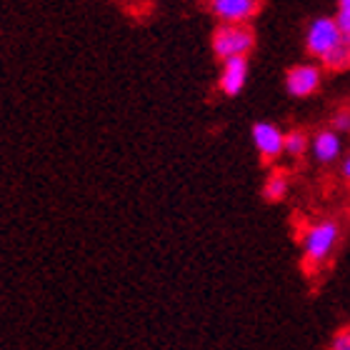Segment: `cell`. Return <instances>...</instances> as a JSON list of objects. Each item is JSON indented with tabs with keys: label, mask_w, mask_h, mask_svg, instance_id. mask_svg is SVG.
<instances>
[{
	"label": "cell",
	"mask_w": 350,
	"mask_h": 350,
	"mask_svg": "<svg viewBox=\"0 0 350 350\" xmlns=\"http://www.w3.org/2000/svg\"><path fill=\"white\" fill-rule=\"evenodd\" d=\"M328 350H350V325L338 328L333 336H330Z\"/></svg>",
	"instance_id": "obj_12"
},
{
	"label": "cell",
	"mask_w": 350,
	"mask_h": 350,
	"mask_svg": "<svg viewBox=\"0 0 350 350\" xmlns=\"http://www.w3.org/2000/svg\"><path fill=\"white\" fill-rule=\"evenodd\" d=\"M308 150V135L303 131H291L285 133V153L293 155V158H300V155Z\"/></svg>",
	"instance_id": "obj_11"
},
{
	"label": "cell",
	"mask_w": 350,
	"mask_h": 350,
	"mask_svg": "<svg viewBox=\"0 0 350 350\" xmlns=\"http://www.w3.org/2000/svg\"><path fill=\"white\" fill-rule=\"evenodd\" d=\"M340 28H338L336 18H328V15H321V18H315L310 25H308V33H306V48L308 53L313 55V58H325L330 53L336 51V45L340 43Z\"/></svg>",
	"instance_id": "obj_3"
},
{
	"label": "cell",
	"mask_w": 350,
	"mask_h": 350,
	"mask_svg": "<svg viewBox=\"0 0 350 350\" xmlns=\"http://www.w3.org/2000/svg\"><path fill=\"white\" fill-rule=\"evenodd\" d=\"M321 63L325 68H330V70H348L350 68V36L340 38V43L336 45V51L330 53V55H325Z\"/></svg>",
	"instance_id": "obj_10"
},
{
	"label": "cell",
	"mask_w": 350,
	"mask_h": 350,
	"mask_svg": "<svg viewBox=\"0 0 350 350\" xmlns=\"http://www.w3.org/2000/svg\"><path fill=\"white\" fill-rule=\"evenodd\" d=\"M333 131L336 133H348L350 131V110H338L333 116Z\"/></svg>",
	"instance_id": "obj_13"
},
{
	"label": "cell",
	"mask_w": 350,
	"mask_h": 350,
	"mask_svg": "<svg viewBox=\"0 0 350 350\" xmlns=\"http://www.w3.org/2000/svg\"><path fill=\"white\" fill-rule=\"evenodd\" d=\"M338 10H345V13H350V0H338Z\"/></svg>",
	"instance_id": "obj_15"
},
{
	"label": "cell",
	"mask_w": 350,
	"mask_h": 350,
	"mask_svg": "<svg viewBox=\"0 0 350 350\" xmlns=\"http://www.w3.org/2000/svg\"><path fill=\"white\" fill-rule=\"evenodd\" d=\"M310 150H313V158L323 165H330L336 163L343 153V140H340V133H336L333 128H325V131L315 133L313 140H310Z\"/></svg>",
	"instance_id": "obj_8"
},
{
	"label": "cell",
	"mask_w": 350,
	"mask_h": 350,
	"mask_svg": "<svg viewBox=\"0 0 350 350\" xmlns=\"http://www.w3.org/2000/svg\"><path fill=\"white\" fill-rule=\"evenodd\" d=\"M288 190H291L288 175L273 173V175H268V180H265V185H262V198H265L268 203H280V200L288 196Z\"/></svg>",
	"instance_id": "obj_9"
},
{
	"label": "cell",
	"mask_w": 350,
	"mask_h": 350,
	"mask_svg": "<svg viewBox=\"0 0 350 350\" xmlns=\"http://www.w3.org/2000/svg\"><path fill=\"white\" fill-rule=\"evenodd\" d=\"M248 83V58H230L220 63L218 85L226 95H238Z\"/></svg>",
	"instance_id": "obj_7"
},
{
	"label": "cell",
	"mask_w": 350,
	"mask_h": 350,
	"mask_svg": "<svg viewBox=\"0 0 350 350\" xmlns=\"http://www.w3.org/2000/svg\"><path fill=\"white\" fill-rule=\"evenodd\" d=\"M205 5L220 23H245L258 13L260 0H205Z\"/></svg>",
	"instance_id": "obj_6"
},
{
	"label": "cell",
	"mask_w": 350,
	"mask_h": 350,
	"mask_svg": "<svg viewBox=\"0 0 350 350\" xmlns=\"http://www.w3.org/2000/svg\"><path fill=\"white\" fill-rule=\"evenodd\" d=\"M336 23H338V28H340V33H343V36H350V13H345V10H338Z\"/></svg>",
	"instance_id": "obj_14"
},
{
	"label": "cell",
	"mask_w": 350,
	"mask_h": 350,
	"mask_svg": "<svg viewBox=\"0 0 350 350\" xmlns=\"http://www.w3.org/2000/svg\"><path fill=\"white\" fill-rule=\"evenodd\" d=\"M343 175H345V178H348V180H350V155H348V158H345V161H343Z\"/></svg>",
	"instance_id": "obj_16"
},
{
	"label": "cell",
	"mask_w": 350,
	"mask_h": 350,
	"mask_svg": "<svg viewBox=\"0 0 350 350\" xmlns=\"http://www.w3.org/2000/svg\"><path fill=\"white\" fill-rule=\"evenodd\" d=\"M340 243V226L336 220H315L300 235V262L306 275L321 273L330 262Z\"/></svg>",
	"instance_id": "obj_1"
},
{
	"label": "cell",
	"mask_w": 350,
	"mask_h": 350,
	"mask_svg": "<svg viewBox=\"0 0 350 350\" xmlns=\"http://www.w3.org/2000/svg\"><path fill=\"white\" fill-rule=\"evenodd\" d=\"M250 138H253L258 155L265 163L275 161L278 155L285 153V133L275 123H256L250 131Z\"/></svg>",
	"instance_id": "obj_4"
},
{
	"label": "cell",
	"mask_w": 350,
	"mask_h": 350,
	"mask_svg": "<svg viewBox=\"0 0 350 350\" xmlns=\"http://www.w3.org/2000/svg\"><path fill=\"white\" fill-rule=\"evenodd\" d=\"M321 85V70L313 66V63H300V66H293L288 73H285V90L293 95V98H308L313 95Z\"/></svg>",
	"instance_id": "obj_5"
},
{
	"label": "cell",
	"mask_w": 350,
	"mask_h": 350,
	"mask_svg": "<svg viewBox=\"0 0 350 350\" xmlns=\"http://www.w3.org/2000/svg\"><path fill=\"white\" fill-rule=\"evenodd\" d=\"M253 30L245 25V23H220L218 28L213 30V53L223 60L230 58H245L250 51H253Z\"/></svg>",
	"instance_id": "obj_2"
}]
</instances>
